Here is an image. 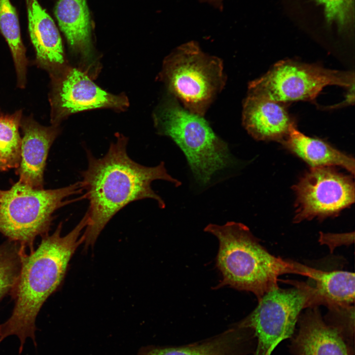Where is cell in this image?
<instances>
[{"label":"cell","mask_w":355,"mask_h":355,"mask_svg":"<svg viewBox=\"0 0 355 355\" xmlns=\"http://www.w3.org/2000/svg\"><path fill=\"white\" fill-rule=\"evenodd\" d=\"M2 191H3V190H0V197H1V196L2 193Z\"/></svg>","instance_id":"obj_25"},{"label":"cell","mask_w":355,"mask_h":355,"mask_svg":"<svg viewBox=\"0 0 355 355\" xmlns=\"http://www.w3.org/2000/svg\"><path fill=\"white\" fill-rule=\"evenodd\" d=\"M223 0H201L202 1L207 2L212 4L217 8H222V1Z\"/></svg>","instance_id":"obj_24"},{"label":"cell","mask_w":355,"mask_h":355,"mask_svg":"<svg viewBox=\"0 0 355 355\" xmlns=\"http://www.w3.org/2000/svg\"><path fill=\"white\" fill-rule=\"evenodd\" d=\"M82 192L79 182L53 189H35L19 181L0 199V233L30 251L37 237L48 233L58 209L71 203L67 198Z\"/></svg>","instance_id":"obj_6"},{"label":"cell","mask_w":355,"mask_h":355,"mask_svg":"<svg viewBox=\"0 0 355 355\" xmlns=\"http://www.w3.org/2000/svg\"><path fill=\"white\" fill-rule=\"evenodd\" d=\"M286 282L293 286L278 287L266 293L258 300L256 308L239 321L254 332L256 347L252 355H271L279 344L292 337L301 311L314 307L313 284Z\"/></svg>","instance_id":"obj_7"},{"label":"cell","mask_w":355,"mask_h":355,"mask_svg":"<svg viewBox=\"0 0 355 355\" xmlns=\"http://www.w3.org/2000/svg\"><path fill=\"white\" fill-rule=\"evenodd\" d=\"M22 246L8 240L0 246V301L12 293L21 269Z\"/></svg>","instance_id":"obj_21"},{"label":"cell","mask_w":355,"mask_h":355,"mask_svg":"<svg viewBox=\"0 0 355 355\" xmlns=\"http://www.w3.org/2000/svg\"><path fill=\"white\" fill-rule=\"evenodd\" d=\"M205 232L218 240L216 266L222 276L216 286L252 293L259 300L279 287V277L287 274L309 277L311 267L269 252L244 224H209Z\"/></svg>","instance_id":"obj_3"},{"label":"cell","mask_w":355,"mask_h":355,"mask_svg":"<svg viewBox=\"0 0 355 355\" xmlns=\"http://www.w3.org/2000/svg\"><path fill=\"white\" fill-rule=\"evenodd\" d=\"M354 72L327 69L290 60L279 61L262 76L248 83V93L284 103L313 100L327 85L350 88Z\"/></svg>","instance_id":"obj_8"},{"label":"cell","mask_w":355,"mask_h":355,"mask_svg":"<svg viewBox=\"0 0 355 355\" xmlns=\"http://www.w3.org/2000/svg\"><path fill=\"white\" fill-rule=\"evenodd\" d=\"M338 331L352 355H355V308L354 306L328 308L323 317Z\"/></svg>","instance_id":"obj_22"},{"label":"cell","mask_w":355,"mask_h":355,"mask_svg":"<svg viewBox=\"0 0 355 355\" xmlns=\"http://www.w3.org/2000/svg\"><path fill=\"white\" fill-rule=\"evenodd\" d=\"M284 147L310 165L311 167L340 166L355 174V159L327 142L306 136L295 125L282 142Z\"/></svg>","instance_id":"obj_16"},{"label":"cell","mask_w":355,"mask_h":355,"mask_svg":"<svg viewBox=\"0 0 355 355\" xmlns=\"http://www.w3.org/2000/svg\"><path fill=\"white\" fill-rule=\"evenodd\" d=\"M167 92L190 112L205 114L226 82L222 60L203 51L198 43H183L167 55L159 74Z\"/></svg>","instance_id":"obj_5"},{"label":"cell","mask_w":355,"mask_h":355,"mask_svg":"<svg viewBox=\"0 0 355 355\" xmlns=\"http://www.w3.org/2000/svg\"><path fill=\"white\" fill-rule=\"evenodd\" d=\"M54 14L70 48L83 57L92 49L91 23L86 0H57Z\"/></svg>","instance_id":"obj_17"},{"label":"cell","mask_w":355,"mask_h":355,"mask_svg":"<svg viewBox=\"0 0 355 355\" xmlns=\"http://www.w3.org/2000/svg\"><path fill=\"white\" fill-rule=\"evenodd\" d=\"M355 277L351 272L315 269L311 279L315 284L316 305L327 309L351 305L355 301Z\"/></svg>","instance_id":"obj_18"},{"label":"cell","mask_w":355,"mask_h":355,"mask_svg":"<svg viewBox=\"0 0 355 355\" xmlns=\"http://www.w3.org/2000/svg\"><path fill=\"white\" fill-rule=\"evenodd\" d=\"M52 78L50 97L53 125L70 114L100 107L122 109L128 106L126 98L106 92L87 75L75 68H66Z\"/></svg>","instance_id":"obj_10"},{"label":"cell","mask_w":355,"mask_h":355,"mask_svg":"<svg viewBox=\"0 0 355 355\" xmlns=\"http://www.w3.org/2000/svg\"><path fill=\"white\" fill-rule=\"evenodd\" d=\"M323 7L327 23H335L340 31L347 29L354 17V0H315Z\"/></svg>","instance_id":"obj_23"},{"label":"cell","mask_w":355,"mask_h":355,"mask_svg":"<svg viewBox=\"0 0 355 355\" xmlns=\"http://www.w3.org/2000/svg\"><path fill=\"white\" fill-rule=\"evenodd\" d=\"M255 347L252 330L237 322L202 341L180 346H148L137 355H248L253 353Z\"/></svg>","instance_id":"obj_13"},{"label":"cell","mask_w":355,"mask_h":355,"mask_svg":"<svg viewBox=\"0 0 355 355\" xmlns=\"http://www.w3.org/2000/svg\"><path fill=\"white\" fill-rule=\"evenodd\" d=\"M0 32L6 41L12 55L17 85L23 88L26 83L28 60L22 40L18 14L10 0H0Z\"/></svg>","instance_id":"obj_19"},{"label":"cell","mask_w":355,"mask_h":355,"mask_svg":"<svg viewBox=\"0 0 355 355\" xmlns=\"http://www.w3.org/2000/svg\"><path fill=\"white\" fill-rule=\"evenodd\" d=\"M292 188L296 196L294 223L335 217L355 202L352 178L333 167H311Z\"/></svg>","instance_id":"obj_9"},{"label":"cell","mask_w":355,"mask_h":355,"mask_svg":"<svg viewBox=\"0 0 355 355\" xmlns=\"http://www.w3.org/2000/svg\"><path fill=\"white\" fill-rule=\"evenodd\" d=\"M155 127L171 138L184 153L196 181L208 184L218 172L233 167L236 160L228 143L213 131L204 116L186 109L167 92L153 114Z\"/></svg>","instance_id":"obj_4"},{"label":"cell","mask_w":355,"mask_h":355,"mask_svg":"<svg viewBox=\"0 0 355 355\" xmlns=\"http://www.w3.org/2000/svg\"><path fill=\"white\" fill-rule=\"evenodd\" d=\"M21 160L16 174L18 181L35 189H43L44 172L49 149L58 136V125L44 126L32 115L22 117Z\"/></svg>","instance_id":"obj_11"},{"label":"cell","mask_w":355,"mask_h":355,"mask_svg":"<svg viewBox=\"0 0 355 355\" xmlns=\"http://www.w3.org/2000/svg\"><path fill=\"white\" fill-rule=\"evenodd\" d=\"M22 111L12 114L0 113V171L17 169L21 160L19 134Z\"/></svg>","instance_id":"obj_20"},{"label":"cell","mask_w":355,"mask_h":355,"mask_svg":"<svg viewBox=\"0 0 355 355\" xmlns=\"http://www.w3.org/2000/svg\"><path fill=\"white\" fill-rule=\"evenodd\" d=\"M128 142L126 137L118 134L101 158L86 149L87 167L81 173L79 182L84 192L83 197L89 203L86 213L87 223L82 235L85 249L94 245L109 221L129 203L149 198L164 209V200L151 188L152 181L164 180L176 187L181 184L168 174L164 162L147 167L132 160L127 153Z\"/></svg>","instance_id":"obj_1"},{"label":"cell","mask_w":355,"mask_h":355,"mask_svg":"<svg viewBox=\"0 0 355 355\" xmlns=\"http://www.w3.org/2000/svg\"><path fill=\"white\" fill-rule=\"evenodd\" d=\"M283 104L248 93L242 119L248 134L256 140L282 142L295 125Z\"/></svg>","instance_id":"obj_15"},{"label":"cell","mask_w":355,"mask_h":355,"mask_svg":"<svg viewBox=\"0 0 355 355\" xmlns=\"http://www.w3.org/2000/svg\"><path fill=\"white\" fill-rule=\"evenodd\" d=\"M300 314L298 328L290 338L293 355H352L337 330L321 315L319 306Z\"/></svg>","instance_id":"obj_12"},{"label":"cell","mask_w":355,"mask_h":355,"mask_svg":"<svg viewBox=\"0 0 355 355\" xmlns=\"http://www.w3.org/2000/svg\"><path fill=\"white\" fill-rule=\"evenodd\" d=\"M25 1L29 33L36 52V63L54 77L67 68L58 29L37 0Z\"/></svg>","instance_id":"obj_14"},{"label":"cell","mask_w":355,"mask_h":355,"mask_svg":"<svg viewBox=\"0 0 355 355\" xmlns=\"http://www.w3.org/2000/svg\"><path fill=\"white\" fill-rule=\"evenodd\" d=\"M87 223L85 213L76 226L62 236V223L51 235L42 236L38 247L27 254L23 247L21 269L11 293L15 304L10 316L0 324V343L6 337L19 340V354L27 338L37 347L36 319L47 299L61 284L69 262L77 248L83 243L82 231Z\"/></svg>","instance_id":"obj_2"}]
</instances>
